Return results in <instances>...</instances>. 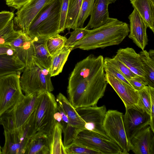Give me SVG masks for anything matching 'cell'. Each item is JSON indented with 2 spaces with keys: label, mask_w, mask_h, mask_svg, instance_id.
<instances>
[{
  "label": "cell",
  "mask_w": 154,
  "mask_h": 154,
  "mask_svg": "<svg viewBox=\"0 0 154 154\" xmlns=\"http://www.w3.org/2000/svg\"><path fill=\"white\" fill-rule=\"evenodd\" d=\"M104 58L91 54L78 62L69 79L68 100L75 109L96 106L107 85Z\"/></svg>",
  "instance_id": "cell-1"
},
{
  "label": "cell",
  "mask_w": 154,
  "mask_h": 154,
  "mask_svg": "<svg viewBox=\"0 0 154 154\" xmlns=\"http://www.w3.org/2000/svg\"><path fill=\"white\" fill-rule=\"evenodd\" d=\"M53 0H30L16 13L14 24L26 32L31 23L40 10Z\"/></svg>",
  "instance_id": "cell-11"
},
{
  "label": "cell",
  "mask_w": 154,
  "mask_h": 154,
  "mask_svg": "<svg viewBox=\"0 0 154 154\" xmlns=\"http://www.w3.org/2000/svg\"><path fill=\"white\" fill-rule=\"evenodd\" d=\"M123 116L122 113L117 110H108L106 112L103 127L106 135L125 154H128L131 149L130 142L125 130Z\"/></svg>",
  "instance_id": "cell-7"
},
{
  "label": "cell",
  "mask_w": 154,
  "mask_h": 154,
  "mask_svg": "<svg viewBox=\"0 0 154 154\" xmlns=\"http://www.w3.org/2000/svg\"><path fill=\"white\" fill-rule=\"evenodd\" d=\"M128 18L130 23L129 38L139 48L142 50H144L148 41L146 33L147 26L134 9Z\"/></svg>",
  "instance_id": "cell-15"
},
{
  "label": "cell",
  "mask_w": 154,
  "mask_h": 154,
  "mask_svg": "<svg viewBox=\"0 0 154 154\" xmlns=\"http://www.w3.org/2000/svg\"><path fill=\"white\" fill-rule=\"evenodd\" d=\"M75 109L85 122V129L97 133L109 138L106 134L103 127L107 112L105 105L99 107L97 105L83 107Z\"/></svg>",
  "instance_id": "cell-9"
},
{
  "label": "cell",
  "mask_w": 154,
  "mask_h": 154,
  "mask_svg": "<svg viewBox=\"0 0 154 154\" xmlns=\"http://www.w3.org/2000/svg\"><path fill=\"white\" fill-rule=\"evenodd\" d=\"M2 148L0 145V154H2Z\"/></svg>",
  "instance_id": "cell-47"
},
{
  "label": "cell",
  "mask_w": 154,
  "mask_h": 154,
  "mask_svg": "<svg viewBox=\"0 0 154 154\" xmlns=\"http://www.w3.org/2000/svg\"><path fill=\"white\" fill-rule=\"evenodd\" d=\"M73 142L97 151L101 154H124L120 148L109 138L86 129L80 131Z\"/></svg>",
  "instance_id": "cell-8"
},
{
  "label": "cell",
  "mask_w": 154,
  "mask_h": 154,
  "mask_svg": "<svg viewBox=\"0 0 154 154\" xmlns=\"http://www.w3.org/2000/svg\"><path fill=\"white\" fill-rule=\"evenodd\" d=\"M71 51L70 47L65 45L52 55L51 65L49 69L51 77L58 75L62 72Z\"/></svg>",
  "instance_id": "cell-26"
},
{
  "label": "cell",
  "mask_w": 154,
  "mask_h": 154,
  "mask_svg": "<svg viewBox=\"0 0 154 154\" xmlns=\"http://www.w3.org/2000/svg\"><path fill=\"white\" fill-rule=\"evenodd\" d=\"M16 129L11 132L4 131L5 143L2 148V154H24L25 150L18 137Z\"/></svg>",
  "instance_id": "cell-24"
},
{
  "label": "cell",
  "mask_w": 154,
  "mask_h": 154,
  "mask_svg": "<svg viewBox=\"0 0 154 154\" xmlns=\"http://www.w3.org/2000/svg\"><path fill=\"white\" fill-rule=\"evenodd\" d=\"M117 0H111V4L112 3H114Z\"/></svg>",
  "instance_id": "cell-46"
},
{
  "label": "cell",
  "mask_w": 154,
  "mask_h": 154,
  "mask_svg": "<svg viewBox=\"0 0 154 154\" xmlns=\"http://www.w3.org/2000/svg\"><path fill=\"white\" fill-rule=\"evenodd\" d=\"M67 38L57 34L46 39V45L50 54L53 55L65 45Z\"/></svg>",
  "instance_id": "cell-31"
},
{
  "label": "cell",
  "mask_w": 154,
  "mask_h": 154,
  "mask_svg": "<svg viewBox=\"0 0 154 154\" xmlns=\"http://www.w3.org/2000/svg\"><path fill=\"white\" fill-rule=\"evenodd\" d=\"M115 56L131 71L147 82L139 54L133 48H120L117 51Z\"/></svg>",
  "instance_id": "cell-17"
},
{
  "label": "cell",
  "mask_w": 154,
  "mask_h": 154,
  "mask_svg": "<svg viewBox=\"0 0 154 154\" xmlns=\"http://www.w3.org/2000/svg\"><path fill=\"white\" fill-rule=\"evenodd\" d=\"M111 0H95L90 20L85 27L86 29L97 28L106 23L110 18L108 7Z\"/></svg>",
  "instance_id": "cell-18"
},
{
  "label": "cell",
  "mask_w": 154,
  "mask_h": 154,
  "mask_svg": "<svg viewBox=\"0 0 154 154\" xmlns=\"http://www.w3.org/2000/svg\"><path fill=\"white\" fill-rule=\"evenodd\" d=\"M40 92L25 95L12 107L17 128L23 125L35 111Z\"/></svg>",
  "instance_id": "cell-13"
},
{
  "label": "cell",
  "mask_w": 154,
  "mask_h": 154,
  "mask_svg": "<svg viewBox=\"0 0 154 154\" xmlns=\"http://www.w3.org/2000/svg\"><path fill=\"white\" fill-rule=\"evenodd\" d=\"M137 92L139 95L138 107L150 116L151 101L148 86L146 85Z\"/></svg>",
  "instance_id": "cell-33"
},
{
  "label": "cell",
  "mask_w": 154,
  "mask_h": 154,
  "mask_svg": "<svg viewBox=\"0 0 154 154\" xmlns=\"http://www.w3.org/2000/svg\"><path fill=\"white\" fill-rule=\"evenodd\" d=\"M62 0H53L38 12L26 32L32 39L47 38L59 34Z\"/></svg>",
  "instance_id": "cell-3"
},
{
  "label": "cell",
  "mask_w": 154,
  "mask_h": 154,
  "mask_svg": "<svg viewBox=\"0 0 154 154\" xmlns=\"http://www.w3.org/2000/svg\"><path fill=\"white\" fill-rule=\"evenodd\" d=\"M134 9L154 33V0H130Z\"/></svg>",
  "instance_id": "cell-20"
},
{
  "label": "cell",
  "mask_w": 154,
  "mask_h": 154,
  "mask_svg": "<svg viewBox=\"0 0 154 154\" xmlns=\"http://www.w3.org/2000/svg\"><path fill=\"white\" fill-rule=\"evenodd\" d=\"M69 0H62L60 9V20L59 33L63 32L65 29V24L67 17Z\"/></svg>",
  "instance_id": "cell-39"
},
{
  "label": "cell",
  "mask_w": 154,
  "mask_h": 154,
  "mask_svg": "<svg viewBox=\"0 0 154 154\" xmlns=\"http://www.w3.org/2000/svg\"><path fill=\"white\" fill-rule=\"evenodd\" d=\"M0 125L3 126L5 132L12 131L17 128L12 107L0 116Z\"/></svg>",
  "instance_id": "cell-34"
},
{
  "label": "cell",
  "mask_w": 154,
  "mask_h": 154,
  "mask_svg": "<svg viewBox=\"0 0 154 154\" xmlns=\"http://www.w3.org/2000/svg\"><path fill=\"white\" fill-rule=\"evenodd\" d=\"M105 76L107 83L122 100L126 109L131 107L139 108L138 106L139 95L137 91L109 73L105 72Z\"/></svg>",
  "instance_id": "cell-12"
},
{
  "label": "cell",
  "mask_w": 154,
  "mask_h": 154,
  "mask_svg": "<svg viewBox=\"0 0 154 154\" xmlns=\"http://www.w3.org/2000/svg\"><path fill=\"white\" fill-rule=\"evenodd\" d=\"M58 105L54 95L51 92H40L35 111L36 133L51 135L57 122L54 114L58 111Z\"/></svg>",
  "instance_id": "cell-5"
},
{
  "label": "cell",
  "mask_w": 154,
  "mask_h": 154,
  "mask_svg": "<svg viewBox=\"0 0 154 154\" xmlns=\"http://www.w3.org/2000/svg\"><path fill=\"white\" fill-rule=\"evenodd\" d=\"M62 129L60 123L56 122L51 134L48 136L50 154H66L62 140Z\"/></svg>",
  "instance_id": "cell-27"
},
{
  "label": "cell",
  "mask_w": 154,
  "mask_h": 154,
  "mask_svg": "<svg viewBox=\"0 0 154 154\" xmlns=\"http://www.w3.org/2000/svg\"><path fill=\"white\" fill-rule=\"evenodd\" d=\"M22 72L20 84L25 95L36 92H51L54 90L49 69L43 67L33 57L25 65Z\"/></svg>",
  "instance_id": "cell-4"
},
{
  "label": "cell",
  "mask_w": 154,
  "mask_h": 154,
  "mask_svg": "<svg viewBox=\"0 0 154 154\" xmlns=\"http://www.w3.org/2000/svg\"><path fill=\"white\" fill-rule=\"evenodd\" d=\"M129 26L125 22L110 17L105 24L89 29L82 39L70 47L71 50L79 48L88 51L119 45L128 35Z\"/></svg>",
  "instance_id": "cell-2"
},
{
  "label": "cell",
  "mask_w": 154,
  "mask_h": 154,
  "mask_svg": "<svg viewBox=\"0 0 154 154\" xmlns=\"http://www.w3.org/2000/svg\"><path fill=\"white\" fill-rule=\"evenodd\" d=\"M20 74L0 76V116L24 96L20 84Z\"/></svg>",
  "instance_id": "cell-6"
},
{
  "label": "cell",
  "mask_w": 154,
  "mask_h": 154,
  "mask_svg": "<svg viewBox=\"0 0 154 154\" xmlns=\"http://www.w3.org/2000/svg\"><path fill=\"white\" fill-rule=\"evenodd\" d=\"M83 0H69L65 29L69 30L77 28L78 20Z\"/></svg>",
  "instance_id": "cell-28"
},
{
  "label": "cell",
  "mask_w": 154,
  "mask_h": 154,
  "mask_svg": "<svg viewBox=\"0 0 154 154\" xmlns=\"http://www.w3.org/2000/svg\"><path fill=\"white\" fill-rule=\"evenodd\" d=\"M64 135L63 144L65 147L72 143L78 133L83 130L71 125L69 121H61L60 123Z\"/></svg>",
  "instance_id": "cell-30"
},
{
  "label": "cell",
  "mask_w": 154,
  "mask_h": 154,
  "mask_svg": "<svg viewBox=\"0 0 154 154\" xmlns=\"http://www.w3.org/2000/svg\"><path fill=\"white\" fill-rule=\"evenodd\" d=\"M123 118L126 135L130 142L135 134L150 124V115L139 108L126 109Z\"/></svg>",
  "instance_id": "cell-10"
},
{
  "label": "cell",
  "mask_w": 154,
  "mask_h": 154,
  "mask_svg": "<svg viewBox=\"0 0 154 154\" xmlns=\"http://www.w3.org/2000/svg\"><path fill=\"white\" fill-rule=\"evenodd\" d=\"M24 154H50L48 136L36 133L30 139Z\"/></svg>",
  "instance_id": "cell-21"
},
{
  "label": "cell",
  "mask_w": 154,
  "mask_h": 154,
  "mask_svg": "<svg viewBox=\"0 0 154 154\" xmlns=\"http://www.w3.org/2000/svg\"><path fill=\"white\" fill-rule=\"evenodd\" d=\"M14 25V20L12 19L0 30V45H8L22 32L21 30H15Z\"/></svg>",
  "instance_id": "cell-29"
},
{
  "label": "cell",
  "mask_w": 154,
  "mask_h": 154,
  "mask_svg": "<svg viewBox=\"0 0 154 154\" xmlns=\"http://www.w3.org/2000/svg\"><path fill=\"white\" fill-rule=\"evenodd\" d=\"M139 54L147 85L154 88V50H142Z\"/></svg>",
  "instance_id": "cell-25"
},
{
  "label": "cell",
  "mask_w": 154,
  "mask_h": 154,
  "mask_svg": "<svg viewBox=\"0 0 154 154\" xmlns=\"http://www.w3.org/2000/svg\"><path fill=\"white\" fill-rule=\"evenodd\" d=\"M11 48L9 45H0V55L7 54L9 49Z\"/></svg>",
  "instance_id": "cell-44"
},
{
  "label": "cell",
  "mask_w": 154,
  "mask_h": 154,
  "mask_svg": "<svg viewBox=\"0 0 154 154\" xmlns=\"http://www.w3.org/2000/svg\"><path fill=\"white\" fill-rule=\"evenodd\" d=\"M89 29L85 27L77 28L72 32L67 39L65 45L70 47L74 44L82 39L88 32Z\"/></svg>",
  "instance_id": "cell-37"
},
{
  "label": "cell",
  "mask_w": 154,
  "mask_h": 154,
  "mask_svg": "<svg viewBox=\"0 0 154 154\" xmlns=\"http://www.w3.org/2000/svg\"><path fill=\"white\" fill-rule=\"evenodd\" d=\"M54 118L57 122L60 123L62 119V116L61 113L58 111L54 114Z\"/></svg>",
  "instance_id": "cell-45"
},
{
  "label": "cell",
  "mask_w": 154,
  "mask_h": 154,
  "mask_svg": "<svg viewBox=\"0 0 154 154\" xmlns=\"http://www.w3.org/2000/svg\"><path fill=\"white\" fill-rule=\"evenodd\" d=\"M66 154H101L97 151L72 142L65 147Z\"/></svg>",
  "instance_id": "cell-36"
},
{
  "label": "cell",
  "mask_w": 154,
  "mask_h": 154,
  "mask_svg": "<svg viewBox=\"0 0 154 154\" xmlns=\"http://www.w3.org/2000/svg\"><path fill=\"white\" fill-rule=\"evenodd\" d=\"M154 133L149 125L143 128L130 141L131 150L135 154H154Z\"/></svg>",
  "instance_id": "cell-14"
},
{
  "label": "cell",
  "mask_w": 154,
  "mask_h": 154,
  "mask_svg": "<svg viewBox=\"0 0 154 154\" xmlns=\"http://www.w3.org/2000/svg\"><path fill=\"white\" fill-rule=\"evenodd\" d=\"M30 0H6V4L18 10Z\"/></svg>",
  "instance_id": "cell-43"
},
{
  "label": "cell",
  "mask_w": 154,
  "mask_h": 154,
  "mask_svg": "<svg viewBox=\"0 0 154 154\" xmlns=\"http://www.w3.org/2000/svg\"><path fill=\"white\" fill-rule=\"evenodd\" d=\"M8 45L14 50V54L25 65L32 60L35 54L33 40L26 32L23 31Z\"/></svg>",
  "instance_id": "cell-16"
},
{
  "label": "cell",
  "mask_w": 154,
  "mask_h": 154,
  "mask_svg": "<svg viewBox=\"0 0 154 154\" xmlns=\"http://www.w3.org/2000/svg\"><path fill=\"white\" fill-rule=\"evenodd\" d=\"M103 68L105 72L111 74L122 82L132 87L128 80L122 74L117 66L109 60L108 57L104 58Z\"/></svg>",
  "instance_id": "cell-35"
},
{
  "label": "cell",
  "mask_w": 154,
  "mask_h": 154,
  "mask_svg": "<svg viewBox=\"0 0 154 154\" xmlns=\"http://www.w3.org/2000/svg\"><path fill=\"white\" fill-rule=\"evenodd\" d=\"M14 17L13 12L7 11L0 12V30L4 27Z\"/></svg>",
  "instance_id": "cell-40"
},
{
  "label": "cell",
  "mask_w": 154,
  "mask_h": 154,
  "mask_svg": "<svg viewBox=\"0 0 154 154\" xmlns=\"http://www.w3.org/2000/svg\"><path fill=\"white\" fill-rule=\"evenodd\" d=\"M128 81L133 88L137 91L141 90L147 85V82L140 77L130 79Z\"/></svg>",
  "instance_id": "cell-41"
},
{
  "label": "cell",
  "mask_w": 154,
  "mask_h": 154,
  "mask_svg": "<svg viewBox=\"0 0 154 154\" xmlns=\"http://www.w3.org/2000/svg\"><path fill=\"white\" fill-rule=\"evenodd\" d=\"M148 86L151 101L150 120L149 125L152 131L154 132V88L149 86Z\"/></svg>",
  "instance_id": "cell-42"
},
{
  "label": "cell",
  "mask_w": 154,
  "mask_h": 154,
  "mask_svg": "<svg viewBox=\"0 0 154 154\" xmlns=\"http://www.w3.org/2000/svg\"><path fill=\"white\" fill-rule=\"evenodd\" d=\"M46 39L35 38L32 39L35 51L33 57L43 67L49 69L51 65L52 56L49 53L46 47Z\"/></svg>",
  "instance_id": "cell-23"
},
{
  "label": "cell",
  "mask_w": 154,
  "mask_h": 154,
  "mask_svg": "<svg viewBox=\"0 0 154 154\" xmlns=\"http://www.w3.org/2000/svg\"><path fill=\"white\" fill-rule=\"evenodd\" d=\"M95 0H82L78 20L77 28L83 27L85 21L91 13Z\"/></svg>",
  "instance_id": "cell-32"
},
{
  "label": "cell",
  "mask_w": 154,
  "mask_h": 154,
  "mask_svg": "<svg viewBox=\"0 0 154 154\" xmlns=\"http://www.w3.org/2000/svg\"><path fill=\"white\" fill-rule=\"evenodd\" d=\"M58 109L62 111L67 116L69 124L73 126L85 129V122L65 96L60 93L56 99Z\"/></svg>",
  "instance_id": "cell-19"
},
{
  "label": "cell",
  "mask_w": 154,
  "mask_h": 154,
  "mask_svg": "<svg viewBox=\"0 0 154 154\" xmlns=\"http://www.w3.org/2000/svg\"><path fill=\"white\" fill-rule=\"evenodd\" d=\"M108 58L111 62L117 66L122 74L128 80L140 77L131 71L128 67L119 60L115 55L112 58Z\"/></svg>",
  "instance_id": "cell-38"
},
{
  "label": "cell",
  "mask_w": 154,
  "mask_h": 154,
  "mask_svg": "<svg viewBox=\"0 0 154 154\" xmlns=\"http://www.w3.org/2000/svg\"><path fill=\"white\" fill-rule=\"evenodd\" d=\"M25 66L15 54L0 55V76L12 73L20 75Z\"/></svg>",
  "instance_id": "cell-22"
}]
</instances>
